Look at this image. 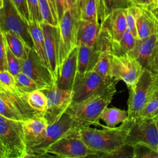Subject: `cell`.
<instances>
[{
  "instance_id": "cell-48",
  "label": "cell",
  "mask_w": 158,
  "mask_h": 158,
  "mask_svg": "<svg viewBox=\"0 0 158 158\" xmlns=\"http://www.w3.org/2000/svg\"><path fill=\"white\" fill-rule=\"evenodd\" d=\"M151 5H152V6L158 7V0H153V1H152V2L151 3Z\"/></svg>"
},
{
  "instance_id": "cell-27",
  "label": "cell",
  "mask_w": 158,
  "mask_h": 158,
  "mask_svg": "<svg viewBox=\"0 0 158 158\" xmlns=\"http://www.w3.org/2000/svg\"><path fill=\"white\" fill-rule=\"evenodd\" d=\"M43 22L59 27V19L55 0H38Z\"/></svg>"
},
{
  "instance_id": "cell-21",
  "label": "cell",
  "mask_w": 158,
  "mask_h": 158,
  "mask_svg": "<svg viewBox=\"0 0 158 158\" xmlns=\"http://www.w3.org/2000/svg\"><path fill=\"white\" fill-rule=\"evenodd\" d=\"M77 48V72L85 73L93 70L101 52L94 46L85 44H79Z\"/></svg>"
},
{
  "instance_id": "cell-6",
  "label": "cell",
  "mask_w": 158,
  "mask_h": 158,
  "mask_svg": "<svg viewBox=\"0 0 158 158\" xmlns=\"http://www.w3.org/2000/svg\"><path fill=\"white\" fill-rule=\"evenodd\" d=\"M80 19L78 4L75 7L68 9L59 21V27L60 37L59 66L69 53L78 46L77 36Z\"/></svg>"
},
{
  "instance_id": "cell-37",
  "label": "cell",
  "mask_w": 158,
  "mask_h": 158,
  "mask_svg": "<svg viewBox=\"0 0 158 158\" xmlns=\"http://www.w3.org/2000/svg\"><path fill=\"white\" fill-rule=\"evenodd\" d=\"M132 6L125 9L127 29V31L130 32L136 38L138 39V31H137V28H136V15Z\"/></svg>"
},
{
  "instance_id": "cell-25",
  "label": "cell",
  "mask_w": 158,
  "mask_h": 158,
  "mask_svg": "<svg viewBox=\"0 0 158 158\" xmlns=\"http://www.w3.org/2000/svg\"><path fill=\"white\" fill-rule=\"evenodd\" d=\"M132 6L131 0H98L99 20L102 22L114 10L127 9Z\"/></svg>"
},
{
  "instance_id": "cell-14",
  "label": "cell",
  "mask_w": 158,
  "mask_h": 158,
  "mask_svg": "<svg viewBox=\"0 0 158 158\" xmlns=\"http://www.w3.org/2000/svg\"><path fill=\"white\" fill-rule=\"evenodd\" d=\"M43 29L46 52L49 64V69L56 81L59 64L60 30L59 27L45 22H41Z\"/></svg>"
},
{
  "instance_id": "cell-36",
  "label": "cell",
  "mask_w": 158,
  "mask_h": 158,
  "mask_svg": "<svg viewBox=\"0 0 158 158\" xmlns=\"http://www.w3.org/2000/svg\"><path fill=\"white\" fill-rule=\"evenodd\" d=\"M0 88L14 91L17 89L15 76L8 70H0Z\"/></svg>"
},
{
  "instance_id": "cell-7",
  "label": "cell",
  "mask_w": 158,
  "mask_h": 158,
  "mask_svg": "<svg viewBox=\"0 0 158 158\" xmlns=\"http://www.w3.org/2000/svg\"><path fill=\"white\" fill-rule=\"evenodd\" d=\"M0 31L15 33L27 46L35 49L29 25L20 14L12 0H1Z\"/></svg>"
},
{
  "instance_id": "cell-4",
  "label": "cell",
  "mask_w": 158,
  "mask_h": 158,
  "mask_svg": "<svg viewBox=\"0 0 158 158\" xmlns=\"http://www.w3.org/2000/svg\"><path fill=\"white\" fill-rule=\"evenodd\" d=\"M157 88L158 77L151 71L144 69L138 81L128 88V119L134 120L140 116L141 112Z\"/></svg>"
},
{
  "instance_id": "cell-10",
  "label": "cell",
  "mask_w": 158,
  "mask_h": 158,
  "mask_svg": "<svg viewBox=\"0 0 158 158\" xmlns=\"http://www.w3.org/2000/svg\"><path fill=\"white\" fill-rule=\"evenodd\" d=\"M114 80L104 78L94 70L77 72L72 89V103L80 102L103 91Z\"/></svg>"
},
{
  "instance_id": "cell-35",
  "label": "cell",
  "mask_w": 158,
  "mask_h": 158,
  "mask_svg": "<svg viewBox=\"0 0 158 158\" xmlns=\"http://www.w3.org/2000/svg\"><path fill=\"white\" fill-rule=\"evenodd\" d=\"M103 157L135 158V147L133 145L124 143L114 151L104 156Z\"/></svg>"
},
{
  "instance_id": "cell-38",
  "label": "cell",
  "mask_w": 158,
  "mask_h": 158,
  "mask_svg": "<svg viewBox=\"0 0 158 158\" xmlns=\"http://www.w3.org/2000/svg\"><path fill=\"white\" fill-rule=\"evenodd\" d=\"M158 110V88L155 91L151 98L141 113L139 117H152Z\"/></svg>"
},
{
  "instance_id": "cell-9",
  "label": "cell",
  "mask_w": 158,
  "mask_h": 158,
  "mask_svg": "<svg viewBox=\"0 0 158 158\" xmlns=\"http://www.w3.org/2000/svg\"><path fill=\"white\" fill-rule=\"evenodd\" d=\"M19 60L21 72L32 78L38 85L40 89H50L56 85L52 73L43 64L35 49L27 46L25 56Z\"/></svg>"
},
{
  "instance_id": "cell-13",
  "label": "cell",
  "mask_w": 158,
  "mask_h": 158,
  "mask_svg": "<svg viewBox=\"0 0 158 158\" xmlns=\"http://www.w3.org/2000/svg\"><path fill=\"white\" fill-rule=\"evenodd\" d=\"M47 97V107L43 117L48 125L57 121L65 112L72 102V90L58 88L56 85L51 88L43 90Z\"/></svg>"
},
{
  "instance_id": "cell-44",
  "label": "cell",
  "mask_w": 158,
  "mask_h": 158,
  "mask_svg": "<svg viewBox=\"0 0 158 158\" xmlns=\"http://www.w3.org/2000/svg\"><path fill=\"white\" fill-rule=\"evenodd\" d=\"M134 6L139 7H148L151 4L152 0H131Z\"/></svg>"
},
{
  "instance_id": "cell-8",
  "label": "cell",
  "mask_w": 158,
  "mask_h": 158,
  "mask_svg": "<svg viewBox=\"0 0 158 158\" xmlns=\"http://www.w3.org/2000/svg\"><path fill=\"white\" fill-rule=\"evenodd\" d=\"M73 127V121L71 116L65 112L56 122L48 125L44 133L38 141L27 149L25 157H50L46 154L48 148L61 138Z\"/></svg>"
},
{
  "instance_id": "cell-42",
  "label": "cell",
  "mask_w": 158,
  "mask_h": 158,
  "mask_svg": "<svg viewBox=\"0 0 158 158\" xmlns=\"http://www.w3.org/2000/svg\"><path fill=\"white\" fill-rule=\"evenodd\" d=\"M17 10L24 19V20L29 23L30 22L29 10L27 0H12Z\"/></svg>"
},
{
  "instance_id": "cell-40",
  "label": "cell",
  "mask_w": 158,
  "mask_h": 158,
  "mask_svg": "<svg viewBox=\"0 0 158 158\" xmlns=\"http://www.w3.org/2000/svg\"><path fill=\"white\" fill-rule=\"evenodd\" d=\"M30 21H38L42 22V17L40 9L38 0H27Z\"/></svg>"
},
{
  "instance_id": "cell-49",
  "label": "cell",
  "mask_w": 158,
  "mask_h": 158,
  "mask_svg": "<svg viewBox=\"0 0 158 158\" xmlns=\"http://www.w3.org/2000/svg\"><path fill=\"white\" fill-rule=\"evenodd\" d=\"M152 117L156 119V120H158V110L154 113V114L153 115V116Z\"/></svg>"
},
{
  "instance_id": "cell-26",
  "label": "cell",
  "mask_w": 158,
  "mask_h": 158,
  "mask_svg": "<svg viewBox=\"0 0 158 158\" xmlns=\"http://www.w3.org/2000/svg\"><path fill=\"white\" fill-rule=\"evenodd\" d=\"M101 119L106 123L107 127H115L118 123L128 119V113L125 110L107 107L103 111Z\"/></svg>"
},
{
  "instance_id": "cell-29",
  "label": "cell",
  "mask_w": 158,
  "mask_h": 158,
  "mask_svg": "<svg viewBox=\"0 0 158 158\" xmlns=\"http://www.w3.org/2000/svg\"><path fill=\"white\" fill-rule=\"evenodd\" d=\"M80 19L91 22H99L98 0H80Z\"/></svg>"
},
{
  "instance_id": "cell-17",
  "label": "cell",
  "mask_w": 158,
  "mask_h": 158,
  "mask_svg": "<svg viewBox=\"0 0 158 158\" xmlns=\"http://www.w3.org/2000/svg\"><path fill=\"white\" fill-rule=\"evenodd\" d=\"M132 7L136 15L138 39H144L156 33L157 29V21L151 10L147 7L134 5Z\"/></svg>"
},
{
  "instance_id": "cell-39",
  "label": "cell",
  "mask_w": 158,
  "mask_h": 158,
  "mask_svg": "<svg viewBox=\"0 0 158 158\" xmlns=\"http://www.w3.org/2000/svg\"><path fill=\"white\" fill-rule=\"evenodd\" d=\"M7 44V43H6ZM7 62L8 70L14 76L20 73L21 70V65L19 59L12 53L7 45Z\"/></svg>"
},
{
  "instance_id": "cell-45",
  "label": "cell",
  "mask_w": 158,
  "mask_h": 158,
  "mask_svg": "<svg viewBox=\"0 0 158 158\" xmlns=\"http://www.w3.org/2000/svg\"><path fill=\"white\" fill-rule=\"evenodd\" d=\"M157 33H158V22H157ZM154 73H155L158 77V40L156 47L155 59H154Z\"/></svg>"
},
{
  "instance_id": "cell-33",
  "label": "cell",
  "mask_w": 158,
  "mask_h": 158,
  "mask_svg": "<svg viewBox=\"0 0 158 158\" xmlns=\"http://www.w3.org/2000/svg\"><path fill=\"white\" fill-rule=\"evenodd\" d=\"M16 86L18 90L22 93H30L35 90L40 89L36 83L27 74L22 72L15 75Z\"/></svg>"
},
{
  "instance_id": "cell-41",
  "label": "cell",
  "mask_w": 158,
  "mask_h": 158,
  "mask_svg": "<svg viewBox=\"0 0 158 158\" xmlns=\"http://www.w3.org/2000/svg\"><path fill=\"white\" fill-rule=\"evenodd\" d=\"M0 70H8L7 62V44L3 33L0 31Z\"/></svg>"
},
{
  "instance_id": "cell-16",
  "label": "cell",
  "mask_w": 158,
  "mask_h": 158,
  "mask_svg": "<svg viewBox=\"0 0 158 158\" xmlns=\"http://www.w3.org/2000/svg\"><path fill=\"white\" fill-rule=\"evenodd\" d=\"M78 48H75L59 66L56 86L61 89L72 90L77 73Z\"/></svg>"
},
{
  "instance_id": "cell-31",
  "label": "cell",
  "mask_w": 158,
  "mask_h": 158,
  "mask_svg": "<svg viewBox=\"0 0 158 158\" xmlns=\"http://www.w3.org/2000/svg\"><path fill=\"white\" fill-rule=\"evenodd\" d=\"M112 54L109 51L101 52L93 70L107 80H114L111 75Z\"/></svg>"
},
{
  "instance_id": "cell-20",
  "label": "cell",
  "mask_w": 158,
  "mask_h": 158,
  "mask_svg": "<svg viewBox=\"0 0 158 158\" xmlns=\"http://www.w3.org/2000/svg\"><path fill=\"white\" fill-rule=\"evenodd\" d=\"M23 125L27 149L38 141L48 126L43 116L37 117L24 121Z\"/></svg>"
},
{
  "instance_id": "cell-12",
  "label": "cell",
  "mask_w": 158,
  "mask_h": 158,
  "mask_svg": "<svg viewBox=\"0 0 158 158\" xmlns=\"http://www.w3.org/2000/svg\"><path fill=\"white\" fill-rule=\"evenodd\" d=\"M144 68L131 54L121 56L112 54L111 75L114 80H122L130 88L140 78Z\"/></svg>"
},
{
  "instance_id": "cell-34",
  "label": "cell",
  "mask_w": 158,
  "mask_h": 158,
  "mask_svg": "<svg viewBox=\"0 0 158 158\" xmlns=\"http://www.w3.org/2000/svg\"><path fill=\"white\" fill-rule=\"evenodd\" d=\"M135 147V158H158V149L145 144H136Z\"/></svg>"
},
{
  "instance_id": "cell-18",
  "label": "cell",
  "mask_w": 158,
  "mask_h": 158,
  "mask_svg": "<svg viewBox=\"0 0 158 158\" xmlns=\"http://www.w3.org/2000/svg\"><path fill=\"white\" fill-rule=\"evenodd\" d=\"M0 90L2 91L9 99L12 102L16 109L21 114L23 122L37 117L43 116V114L34 109L29 104L28 100V94L19 91L18 89L10 91L2 88Z\"/></svg>"
},
{
  "instance_id": "cell-15",
  "label": "cell",
  "mask_w": 158,
  "mask_h": 158,
  "mask_svg": "<svg viewBox=\"0 0 158 158\" xmlns=\"http://www.w3.org/2000/svg\"><path fill=\"white\" fill-rule=\"evenodd\" d=\"M157 40V31L144 39H137L134 49L129 52L138 60L144 69L153 73Z\"/></svg>"
},
{
  "instance_id": "cell-19",
  "label": "cell",
  "mask_w": 158,
  "mask_h": 158,
  "mask_svg": "<svg viewBox=\"0 0 158 158\" xmlns=\"http://www.w3.org/2000/svg\"><path fill=\"white\" fill-rule=\"evenodd\" d=\"M125 9L114 10L101 22V27L109 32L114 40H118L127 31Z\"/></svg>"
},
{
  "instance_id": "cell-50",
  "label": "cell",
  "mask_w": 158,
  "mask_h": 158,
  "mask_svg": "<svg viewBox=\"0 0 158 158\" xmlns=\"http://www.w3.org/2000/svg\"><path fill=\"white\" fill-rule=\"evenodd\" d=\"M152 1H153V0H152Z\"/></svg>"
},
{
  "instance_id": "cell-43",
  "label": "cell",
  "mask_w": 158,
  "mask_h": 158,
  "mask_svg": "<svg viewBox=\"0 0 158 158\" xmlns=\"http://www.w3.org/2000/svg\"><path fill=\"white\" fill-rule=\"evenodd\" d=\"M59 23L63 17L65 12L69 9L66 0H55Z\"/></svg>"
},
{
  "instance_id": "cell-32",
  "label": "cell",
  "mask_w": 158,
  "mask_h": 158,
  "mask_svg": "<svg viewBox=\"0 0 158 158\" xmlns=\"http://www.w3.org/2000/svg\"><path fill=\"white\" fill-rule=\"evenodd\" d=\"M28 100L30 106L38 112L44 114L47 107V97L43 90H35L28 94Z\"/></svg>"
},
{
  "instance_id": "cell-3",
  "label": "cell",
  "mask_w": 158,
  "mask_h": 158,
  "mask_svg": "<svg viewBox=\"0 0 158 158\" xmlns=\"http://www.w3.org/2000/svg\"><path fill=\"white\" fill-rule=\"evenodd\" d=\"M23 122L0 115V158H25L27 153Z\"/></svg>"
},
{
  "instance_id": "cell-23",
  "label": "cell",
  "mask_w": 158,
  "mask_h": 158,
  "mask_svg": "<svg viewBox=\"0 0 158 158\" xmlns=\"http://www.w3.org/2000/svg\"><path fill=\"white\" fill-rule=\"evenodd\" d=\"M28 25L34 44V48L43 64L49 69V64L45 48L44 37L41 22L38 21H30Z\"/></svg>"
},
{
  "instance_id": "cell-30",
  "label": "cell",
  "mask_w": 158,
  "mask_h": 158,
  "mask_svg": "<svg viewBox=\"0 0 158 158\" xmlns=\"http://www.w3.org/2000/svg\"><path fill=\"white\" fill-rule=\"evenodd\" d=\"M0 115L9 119L23 122L21 114L12 102L1 90H0Z\"/></svg>"
},
{
  "instance_id": "cell-2",
  "label": "cell",
  "mask_w": 158,
  "mask_h": 158,
  "mask_svg": "<svg viewBox=\"0 0 158 158\" xmlns=\"http://www.w3.org/2000/svg\"><path fill=\"white\" fill-rule=\"evenodd\" d=\"M130 124L131 120L128 119L118 127L102 125V129L89 127L78 130L81 139L87 146L96 152L94 157H103L125 143Z\"/></svg>"
},
{
  "instance_id": "cell-47",
  "label": "cell",
  "mask_w": 158,
  "mask_h": 158,
  "mask_svg": "<svg viewBox=\"0 0 158 158\" xmlns=\"http://www.w3.org/2000/svg\"><path fill=\"white\" fill-rule=\"evenodd\" d=\"M66 1L67 3L69 9L78 6L80 2V0H66Z\"/></svg>"
},
{
  "instance_id": "cell-28",
  "label": "cell",
  "mask_w": 158,
  "mask_h": 158,
  "mask_svg": "<svg viewBox=\"0 0 158 158\" xmlns=\"http://www.w3.org/2000/svg\"><path fill=\"white\" fill-rule=\"evenodd\" d=\"M5 38L7 46L12 53L19 59H21L26 54V47L19 36L10 31H1Z\"/></svg>"
},
{
  "instance_id": "cell-1",
  "label": "cell",
  "mask_w": 158,
  "mask_h": 158,
  "mask_svg": "<svg viewBox=\"0 0 158 158\" xmlns=\"http://www.w3.org/2000/svg\"><path fill=\"white\" fill-rule=\"evenodd\" d=\"M117 82L114 80L103 91L80 102L71 103L65 112L73 119V127L80 129L92 125L102 126L100 123L101 115L113 99Z\"/></svg>"
},
{
  "instance_id": "cell-5",
  "label": "cell",
  "mask_w": 158,
  "mask_h": 158,
  "mask_svg": "<svg viewBox=\"0 0 158 158\" xmlns=\"http://www.w3.org/2000/svg\"><path fill=\"white\" fill-rule=\"evenodd\" d=\"M46 154L50 157L62 158L94 157L96 155L81 139L79 130L74 127L52 144Z\"/></svg>"
},
{
  "instance_id": "cell-46",
  "label": "cell",
  "mask_w": 158,
  "mask_h": 158,
  "mask_svg": "<svg viewBox=\"0 0 158 158\" xmlns=\"http://www.w3.org/2000/svg\"><path fill=\"white\" fill-rule=\"evenodd\" d=\"M147 7L149 8L151 10V11L153 14L154 16L155 17L156 19L158 22V7L154 6H152V5H150V6H148Z\"/></svg>"
},
{
  "instance_id": "cell-24",
  "label": "cell",
  "mask_w": 158,
  "mask_h": 158,
  "mask_svg": "<svg viewBox=\"0 0 158 158\" xmlns=\"http://www.w3.org/2000/svg\"><path fill=\"white\" fill-rule=\"evenodd\" d=\"M136 40L137 38L128 31H126L118 40L112 38L111 54L115 56H121L130 52L135 46Z\"/></svg>"
},
{
  "instance_id": "cell-22",
  "label": "cell",
  "mask_w": 158,
  "mask_h": 158,
  "mask_svg": "<svg viewBox=\"0 0 158 158\" xmlns=\"http://www.w3.org/2000/svg\"><path fill=\"white\" fill-rule=\"evenodd\" d=\"M101 28L99 22L80 19L78 30L77 44L94 46Z\"/></svg>"
},
{
  "instance_id": "cell-11",
  "label": "cell",
  "mask_w": 158,
  "mask_h": 158,
  "mask_svg": "<svg viewBox=\"0 0 158 158\" xmlns=\"http://www.w3.org/2000/svg\"><path fill=\"white\" fill-rule=\"evenodd\" d=\"M125 143L145 144L158 149V120L144 117L131 120Z\"/></svg>"
}]
</instances>
